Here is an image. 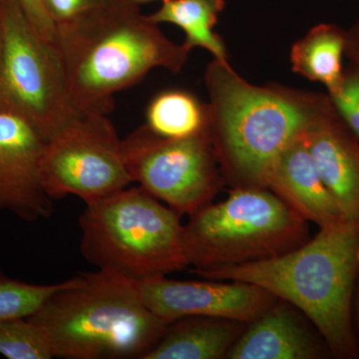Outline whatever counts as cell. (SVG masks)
I'll return each mask as SVG.
<instances>
[{"label": "cell", "instance_id": "1", "mask_svg": "<svg viewBox=\"0 0 359 359\" xmlns=\"http://www.w3.org/2000/svg\"><path fill=\"white\" fill-rule=\"evenodd\" d=\"M53 44L73 105L85 114L107 115L116 93L154 68L181 72L190 53L128 0H111L56 25Z\"/></svg>", "mask_w": 359, "mask_h": 359}, {"label": "cell", "instance_id": "2", "mask_svg": "<svg viewBox=\"0 0 359 359\" xmlns=\"http://www.w3.org/2000/svg\"><path fill=\"white\" fill-rule=\"evenodd\" d=\"M205 84L210 139L224 176L238 187L266 188L278 155L330 105L323 94L250 84L217 59Z\"/></svg>", "mask_w": 359, "mask_h": 359}, {"label": "cell", "instance_id": "3", "mask_svg": "<svg viewBox=\"0 0 359 359\" xmlns=\"http://www.w3.org/2000/svg\"><path fill=\"white\" fill-rule=\"evenodd\" d=\"M197 275L259 285L308 316L334 355L354 358L358 354L351 318L359 275L358 224L344 221L323 226L287 254Z\"/></svg>", "mask_w": 359, "mask_h": 359}, {"label": "cell", "instance_id": "4", "mask_svg": "<svg viewBox=\"0 0 359 359\" xmlns=\"http://www.w3.org/2000/svg\"><path fill=\"white\" fill-rule=\"evenodd\" d=\"M28 318L65 359H144L169 325L148 308L138 283L103 269L65 280Z\"/></svg>", "mask_w": 359, "mask_h": 359}, {"label": "cell", "instance_id": "5", "mask_svg": "<svg viewBox=\"0 0 359 359\" xmlns=\"http://www.w3.org/2000/svg\"><path fill=\"white\" fill-rule=\"evenodd\" d=\"M181 214L140 186L87 204L80 252L97 269L139 283L189 266Z\"/></svg>", "mask_w": 359, "mask_h": 359}, {"label": "cell", "instance_id": "6", "mask_svg": "<svg viewBox=\"0 0 359 359\" xmlns=\"http://www.w3.org/2000/svg\"><path fill=\"white\" fill-rule=\"evenodd\" d=\"M309 240L306 219L275 193L257 187H238L184 224L187 261L195 273L280 256Z\"/></svg>", "mask_w": 359, "mask_h": 359}, {"label": "cell", "instance_id": "7", "mask_svg": "<svg viewBox=\"0 0 359 359\" xmlns=\"http://www.w3.org/2000/svg\"><path fill=\"white\" fill-rule=\"evenodd\" d=\"M4 51L0 112L18 116L50 140L79 117L53 43L28 21L18 0H0Z\"/></svg>", "mask_w": 359, "mask_h": 359}, {"label": "cell", "instance_id": "8", "mask_svg": "<svg viewBox=\"0 0 359 359\" xmlns=\"http://www.w3.org/2000/svg\"><path fill=\"white\" fill-rule=\"evenodd\" d=\"M122 154L132 182L181 215L210 204L223 185L209 133L169 139L144 124L123 139Z\"/></svg>", "mask_w": 359, "mask_h": 359}, {"label": "cell", "instance_id": "9", "mask_svg": "<svg viewBox=\"0 0 359 359\" xmlns=\"http://www.w3.org/2000/svg\"><path fill=\"white\" fill-rule=\"evenodd\" d=\"M40 176L52 200L71 195L86 205L132 183L112 122L107 115L85 113L45 143Z\"/></svg>", "mask_w": 359, "mask_h": 359}, {"label": "cell", "instance_id": "10", "mask_svg": "<svg viewBox=\"0 0 359 359\" xmlns=\"http://www.w3.org/2000/svg\"><path fill=\"white\" fill-rule=\"evenodd\" d=\"M138 283L149 309L167 323L186 316H205L252 323L278 302L252 283L175 280L157 276Z\"/></svg>", "mask_w": 359, "mask_h": 359}, {"label": "cell", "instance_id": "11", "mask_svg": "<svg viewBox=\"0 0 359 359\" xmlns=\"http://www.w3.org/2000/svg\"><path fill=\"white\" fill-rule=\"evenodd\" d=\"M46 142L25 120L0 112V212L27 223L51 216L53 200L40 176Z\"/></svg>", "mask_w": 359, "mask_h": 359}, {"label": "cell", "instance_id": "12", "mask_svg": "<svg viewBox=\"0 0 359 359\" xmlns=\"http://www.w3.org/2000/svg\"><path fill=\"white\" fill-rule=\"evenodd\" d=\"M306 140L318 174L344 219L359 224V142L332 102L306 130Z\"/></svg>", "mask_w": 359, "mask_h": 359}, {"label": "cell", "instance_id": "13", "mask_svg": "<svg viewBox=\"0 0 359 359\" xmlns=\"http://www.w3.org/2000/svg\"><path fill=\"white\" fill-rule=\"evenodd\" d=\"M266 187L306 222H313L320 228L346 221L318 174L306 133L278 155L269 170Z\"/></svg>", "mask_w": 359, "mask_h": 359}, {"label": "cell", "instance_id": "14", "mask_svg": "<svg viewBox=\"0 0 359 359\" xmlns=\"http://www.w3.org/2000/svg\"><path fill=\"white\" fill-rule=\"evenodd\" d=\"M327 348L316 339L287 302H276L226 353L230 359H318Z\"/></svg>", "mask_w": 359, "mask_h": 359}, {"label": "cell", "instance_id": "15", "mask_svg": "<svg viewBox=\"0 0 359 359\" xmlns=\"http://www.w3.org/2000/svg\"><path fill=\"white\" fill-rule=\"evenodd\" d=\"M243 323L186 316L168 325L164 334L144 359H219L226 358L240 335Z\"/></svg>", "mask_w": 359, "mask_h": 359}, {"label": "cell", "instance_id": "16", "mask_svg": "<svg viewBox=\"0 0 359 359\" xmlns=\"http://www.w3.org/2000/svg\"><path fill=\"white\" fill-rule=\"evenodd\" d=\"M347 32L332 23L314 26L290 51L294 72L325 85L328 94L339 88L344 77L342 56L346 54Z\"/></svg>", "mask_w": 359, "mask_h": 359}, {"label": "cell", "instance_id": "17", "mask_svg": "<svg viewBox=\"0 0 359 359\" xmlns=\"http://www.w3.org/2000/svg\"><path fill=\"white\" fill-rule=\"evenodd\" d=\"M224 6V0H169L162 2L148 18L156 25L172 23L181 28L186 34L183 45L188 50L201 47L214 59L229 62L224 40L214 30Z\"/></svg>", "mask_w": 359, "mask_h": 359}, {"label": "cell", "instance_id": "18", "mask_svg": "<svg viewBox=\"0 0 359 359\" xmlns=\"http://www.w3.org/2000/svg\"><path fill=\"white\" fill-rule=\"evenodd\" d=\"M146 126L159 136L183 139L209 133L208 104L183 89L156 94L146 108Z\"/></svg>", "mask_w": 359, "mask_h": 359}, {"label": "cell", "instance_id": "19", "mask_svg": "<svg viewBox=\"0 0 359 359\" xmlns=\"http://www.w3.org/2000/svg\"><path fill=\"white\" fill-rule=\"evenodd\" d=\"M0 354L8 359H51L48 337L29 318L0 320Z\"/></svg>", "mask_w": 359, "mask_h": 359}, {"label": "cell", "instance_id": "20", "mask_svg": "<svg viewBox=\"0 0 359 359\" xmlns=\"http://www.w3.org/2000/svg\"><path fill=\"white\" fill-rule=\"evenodd\" d=\"M62 285L63 282L53 285L21 282L9 278L0 269V320L32 316Z\"/></svg>", "mask_w": 359, "mask_h": 359}, {"label": "cell", "instance_id": "21", "mask_svg": "<svg viewBox=\"0 0 359 359\" xmlns=\"http://www.w3.org/2000/svg\"><path fill=\"white\" fill-rule=\"evenodd\" d=\"M340 120L359 142V67L351 65L344 71L341 83L328 94Z\"/></svg>", "mask_w": 359, "mask_h": 359}, {"label": "cell", "instance_id": "22", "mask_svg": "<svg viewBox=\"0 0 359 359\" xmlns=\"http://www.w3.org/2000/svg\"><path fill=\"white\" fill-rule=\"evenodd\" d=\"M111 0H42V4L55 25L75 20Z\"/></svg>", "mask_w": 359, "mask_h": 359}, {"label": "cell", "instance_id": "23", "mask_svg": "<svg viewBox=\"0 0 359 359\" xmlns=\"http://www.w3.org/2000/svg\"><path fill=\"white\" fill-rule=\"evenodd\" d=\"M18 2L33 28L44 39L53 43L55 39L56 25L45 9L42 0H18Z\"/></svg>", "mask_w": 359, "mask_h": 359}, {"label": "cell", "instance_id": "24", "mask_svg": "<svg viewBox=\"0 0 359 359\" xmlns=\"http://www.w3.org/2000/svg\"><path fill=\"white\" fill-rule=\"evenodd\" d=\"M346 55L359 67V20L347 32Z\"/></svg>", "mask_w": 359, "mask_h": 359}, {"label": "cell", "instance_id": "25", "mask_svg": "<svg viewBox=\"0 0 359 359\" xmlns=\"http://www.w3.org/2000/svg\"><path fill=\"white\" fill-rule=\"evenodd\" d=\"M128 1L132 2V4H136V6H140L141 4H151V2L155 1L165 2L169 1V0H128Z\"/></svg>", "mask_w": 359, "mask_h": 359}, {"label": "cell", "instance_id": "26", "mask_svg": "<svg viewBox=\"0 0 359 359\" xmlns=\"http://www.w3.org/2000/svg\"><path fill=\"white\" fill-rule=\"evenodd\" d=\"M2 51H4V37H2L1 22H0V69H1Z\"/></svg>", "mask_w": 359, "mask_h": 359}, {"label": "cell", "instance_id": "27", "mask_svg": "<svg viewBox=\"0 0 359 359\" xmlns=\"http://www.w3.org/2000/svg\"><path fill=\"white\" fill-rule=\"evenodd\" d=\"M358 327H359V292H358Z\"/></svg>", "mask_w": 359, "mask_h": 359}]
</instances>
